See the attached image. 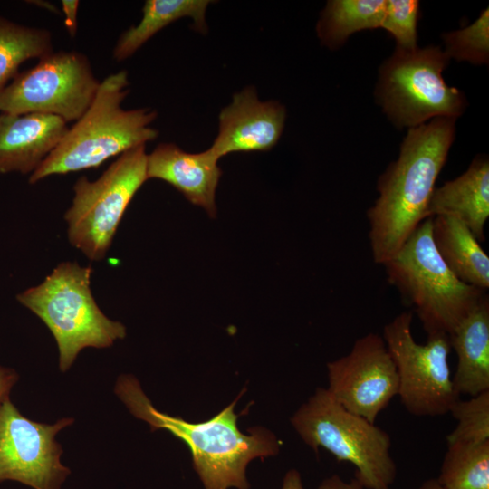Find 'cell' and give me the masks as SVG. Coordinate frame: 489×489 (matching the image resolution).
Returning a JSON list of instances; mask_svg holds the SVG:
<instances>
[{
    "label": "cell",
    "instance_id": "f1b7e54d",
    "mask_svg": "<svg viewBox=\"0 0 489 489\" xmlns=\"http://www.w3.org/2000/svg\"><path fill=\"white\" fill-rule=\"evenodd\" d=\"M281 489H304L300 473L295 469L289 470L283 477Z\"/></svg>",
    "mask_w": 489,
    "mask_h": 489
},
{
    "label": "cell",
    "instance_id": "44dd1931",
    "mask_svg": "<svg viewBox=\"0 0 489 489\" xmlns=\"http://www.w3.org/2000/svg\"><path fill=\"white\" fill-rule=\"evenodd\" d=\"M51 53L52 38L48 31L0 16V91L18 73L24 62Z\"/></svg>",
    "mask_w": 489,
    "mask_h": 489
},
{
    "label": "cell",
    "instance_id": "ffe728a7",
    "mask_svg": "<svg viewBox=\"0 0 489 489\" xmlns=\"http://www.w3.org/2000/svg\"><path fill=\"white\" fill-rule=\"evenodd\" d=\"M386 0L328 1L317 24L321 43L331 49L341 46L353 33L381 26Z\"/></svg>",
    "mask_w": 489,
    "mask_h": 489
},
{
    "label": "cell",
    "instance_id": "83f0119b",
    "mask_svg": "<svg viewBox=\"0 0 489 489\" xmlns=\"http://www.w3.org/2000/svg\"><path fill=\"white\" fill-rule=\"evenodd\" d=\"M317 489H363L358 481L353 478L350 482L344 481L340 475H332L325 478Z\"/></svg>",
    "mask_w": 489,
    "mask_h": 489
},
{
    "label": "cell",
    "instance_id": "5b68a950",
    "mask_svg": "<svg viewBox=\"0 0 489 489\" xmlns=\"http://www.w3.org/2000/svg\"><path fill=\"white\" fill-rule=\"evenodd\" d=\"M431 225L432 217L424 220L383 266L388 282L413 307L427 336L449 335L486 293L446 266L434 245Z\"/></svg>",
    "mask_w": 489,
    "mask_h": 489
},
{
    "label": "cell",
    "instance_id": "e0dca14e",
    "mask_svg": "<svg viewBox=\"0 0 489 489\" xmlns=\"http://www.w3.org/2000/svg\"><path fill=\"white\" fill-rule=\"evenodd\" d=\"M457 356L452 377L455 392L470 397L489 390V298L477 306L448 335Z\"/></svg>",
    "mask_w": 489,
    "mask_h": 489
},
{
    "label": "cell",
    "instance_id": "8992f818",
    "mask_svg": "<svg viewBox=\"0 0 489 489\" xmlns=\"http://www.w3.org/2000/svg\"><path fill=\"white\" fill-rule=\"evenodd\" d=\"M291 423L315 452L323 447L338 461L352 464L354 478L363 489H391L397 466L390 454L389 435L345 409L327 388H317Z\"/></svg>",
    "mask_w": 489,
    "mask_h": 489
},
{
    "label": "cell",
    "instance_id": "7a4b0ae2",
    "mask_svg": "<svg viewBox=\"0 0 489 489\" xmlns=\"http://www.w3.org/2000/svg\"><path fill=\"white\" fill-rule=\"evenodd\" d=\"M114 392L134 417L150 426L151 431L168 430L188 446L193 467L205 489H250L245 474L248 464L279 452L280 442L269 430L255 427L247 430L248 435L239 430V415L234 408L244 391L217 415L198 423L158 411L134 376H120Z\"/></svg>",
    "mask_w": 489,
    "mask_h": 489
},
{
    "label": "cell",
    "instance_id": "4316f807",
    "mask_svg": "<svg viewBox=\"0 0 489 489\" xmlns=\"http://www.w3.org/2000/svg\"><path fill=\"white\" fill-rule=\"evenodd\" d=\"M17 380L18 375L14 369L0 366V406L9 399L11 389Z\"/></svg>",
    "mask_w": 489,
    "mask_h": 489
},
{
    "label": "cell",
    "instance_id": "ac0fdd59",
    "mask_svg": "<svg viewBox=\"0 0 489 489\" xmlns=\"http://www.w3.org/2000/svg\"><path fill=\"white\" fill-rule=\"evenodd\" d=\"M431 235L438 254L459 280L489 288V256L463 222L451 216H434Z\"/></svg>",
    "mask_w": 489,
    "mask_h": 489
},
{
    "label": "cell",
    "instance_id": "9c48e42d",
    "mask_svg": "<svg viewBox=\"0 0 489 489\" xmlns=\"http://www.w3.org/2000/svg\"><path fill=\"white\" fill-rule=\"evenodd\" d=\"M412 320L410 312H403L383 328L382 338L398 375V396L411 415H446L460 399L448 362L449 336L430 335L419 344L412 334Z\"/></svg>",
    "mask_w": 489,
    "mask_h": 489
},
{
    "label": "cell",
    "instance_id": "cb8c5ba5",
    "mask_svg": "<svg viewBox=\"0 0 489 489\" xmlns=\"http://www.w3.org/2000/svg\"><path fill=\"white\" fill-rule=\"evenodd\" d=\"M445 53L458 62L475 64L488 62L489 58V12L484 10L469 26L443 34Z\"/></svg>",
    "mask_w": 489,
    "mask_h": 489
},
{
    "label": "cell",
    "instance_id": "603a6c76",
    "mask_svg": "<svg viewBox=\"0 0 489 489\" xmlns=\"http://www.w3.org/2000/svg\"><path fill=\"white\" fill-rule=\"evenodd\" d=\"M450 413L457 424L446 436L447 445L489 441V390L467 400L459 399Z\"/></svg>",
    "mask_w": 489,
    "mask_h": 489
},
{
    "label": "cell",
    "instance_id": "7c38bea8",
    "mask_svg": "<svg viewBox=\"0 0 489 489\" xmlns=\"http://www.w3.org/2000/svg\"><path fill=\"white\" fill-rule=\"evenodd\" d=\"M329 392L348 411L375 423L398 392V375L382 336L369 332L327 363Z\"/></svg>",
    "mask_w": 489,
    "mask_h": 489
},
{
    "label": "cell",
    "instance_id": "3957f363",
    "mask_svg": "<svg viewBox=\"0 0 489 489\" xmlns=\"http://www.w3.org/2000/svg\"><path fill=\"white\" fill-rule=\"evenodd\" d=\"M128 72L120 71L100 82L84 114L29 177L35 184L52 175L97 168L109 158L145 145L158 136L150 127L157 112L148 108L124 110Z\"/></svg>",
    "mask_w": 489,
    "mask_h": 489
},
{
    "label": "cell",
    "instance_id": "f546056e",
    "mask_svg": "<svg viewBox=\"0 0 489 489\" xmlns=\"http://www.w3.org/2000/svg\"><path fill=\"white\" fill-rule=\"evenodd\" d=\"M418 489H443L436 478H430L425 481Z\"/></svg>",
    "mask_w": 489,
    "mask_h": 489
},
{
    "label": "cell",
    "instance_id": "5bb4252c",
    "mask_svg": "<svg viewBox=\"0 0 489 489\" xmlns=\"http://www.w3.org/2000/svg\"><path fill=\"white\" fill-rule=\"evenodd\" d=\"M62 118L43 113L0 114V174L33 173L68 130Z\"/></svg>",
    "mask_w": 489,
    "mask_h": 489
},
{
    "label": "cell",
    "instance_id": "d6986e66",
    "mask_svg": "<svg viewBox=\"0 0 489 489\" xmlns=\"http://www.w3.org/2000/svg\"><path fill=\"white\" fill-rule=\"evenodd\" d=\"M210 3L207 0H147L140 22L120 36L113 50L114 59L121 62L130 57L158 31L184 17H190L195 30L206 34L205 14Z\"/></svg>",
    "mask_w": 489,
    "mask_h": 489
},
{
    "label": "cell",
    "instance_id": "4fadbf2b",
    "mask_svg": "<svg viewBox=\"0 0 489 489\" xmlns=\"http://www.w3.org/2000/svg\"><path fill=\"white\" fill-rule=\"evenodd\" d=\"M285 108L275 101H261L254 87L233 96L219 114V130L209 150L216 158L233 152L267 151L282 136Z\"/></svg>",
    "mask_w": 489,
    "mask_h": 489
},
{
    "label": "cell",
    "instance_id": "6da1fadb",
    "mask_svg": "<svg viewBox=\"0 0 489 489\" xmlns=\"http://www.w3.org/2000/svg\"><path fill=\"white\" fill-rule=\"evenodd\" d=\"M455 119L410 128L398 158L379 177V197L367 211L373 260L383 265L427 219V206L454 141Z\"/></svg>",
    "mask_w": 489,
    "mask_h": 489
},
{
    "label": "cell",
    "instance_id": "ba28073f",
    "mask_svg": "<svg viewBox=\"0 0 489 489\" xmlns=\"http://www.w3.org/2000/svg\"><path fill=\"white\" fill-rule=\"evenodd\" d=\"M145 145L121 154L94 181L80 177L64 214L70 244L91 261L102 260L130 201L148 179Z\"/></svg>",
    "mask_w": 489,
    "mask_h": 489
},
{
    "label": "cell",
    "instance_id": "9a60e30c",
    "mask_svg": "<svg viewBox=\"0 0 489 489\" xmlns=\"http://www.w3.org/2000/svg\"><path fill=\"white\" fill-rule=\"evenodd\" d=\"M217 161L209 149L188 153L174 143H160L147 157V177L170 184L214 217L216 190L222 175Z\"/></svg>",
    "mask_w": 489,
    "mask_h": 489
},
{
    "label": "cell",
    "instance_id": "d4e9b609",
    "mask_svg": "<svg viewBox=\"0 0 489 489\" xmlns=\"http://www.w3.org/2000/svg\"><path fill=\"white\" fill-rule=\"evenodd\" d=\"M419 2L417 0H387L381 23L397 41V48L412 50L417 47V24Z\"/></svg>",
    "mask_w": 489,
    "mask_h": 489
},
{
    "label": "cell",
    "instance_id": "7402d4cb",
    "mask_svg": "<svg viewBox=\"0 0 489 489\" xmlns=\"http://www.w3.org/2000/svg\"><path fill=\"white\" fill-rule=\"evenodd\" d=\"M436 479L443 489H489V441L447 445Z\"/></svg>",
    "mask_w": 489,
    "mask_h": 489
},
{
    "label": "cell",
    "instance_id": "2e32d148",
    "mask_svg": "<svg viewBox=\"0 0 489 489\" xmlns=\"http://www.w3.org/2000/svg\"><path fill=\"white\" fill-rule=\"evenodd\" d=\"M451 216L463 222L479 242H484L489 217V161L476 157L456 178L435 187L427 218Z\"/></svg>",
    "mask_w": 489,
    "mask_h": 489
},
{
    "label": "cell",
    "instance_id": "277c9868",
    "mask_svg": "<svg viewBox=\"0 0 489 489\" xmlns=\"http://www.w3.org/2000/svg\"><path fill=\"white\" fill-rule=\"evenodd\" d=\"M93 269L62 262L38 285L16 296L52 332L59 350V368L67 371L81 350L104 349L126 336V327L108 318L92 295Z\"/></svg>",
    "mask_w": 489,
    "mask_h": 489
},
{
    "label": "cell",
    "instance_id": "30bf717a",
    "mask_svg": "<svg viewBox=\"0 0 489 489\" xmlns=\"http://www.w3.org/2000/svg\"><path fill=\"white\" fill-rule=\"evenodd\" d=\"M100 82L87 57L75 51L51 53L17 73L0 91V111L55 115L78 120L92 102Z\"/></svg>",
    "mask_w": 489,
    "mask_h": 489
},
{
    "label": "cell",
    "instance_id": "52a82bcc",
    "mask_svg": "<svg viewBox=\"0 0 489 489\" xmlns=\"http://www.w3.org/2000/svg\"><path fill=\"white\" fill-rule=\"evenodd\" d=\"M437 46L397 48L379 70L376 96L398 128H414L436 118L460 116L465 107L462 91L448 86L442 72L449 62Z\"/></svg>",
    "mask_w": 489,
    "mask_h": 489
},
{
    "label": "cell",
    "instance_id": "484cf974",
    "mask_svg": "<svg viewBox=\"0 0 489 489\" xmlns=\"http://www.w3.org/2000/svg\"><path fill=\"white\" fill-rule=\"evenodd\" d=\"M79 1L62 0V6L65 16L64 24L71 37H74L77 34V13Z\"/></svg>",
    "mask_w": 489,
    "mask_h": 489
},
{
    "label": "cell",
    "instance_id": "8fae6325",
    "mask_svg": "<svg viewBox=\"0 0 489 489\" xmlns=\"http://www.w3.org/2000/svg\"><path fill=\"white\" fill-rule=\"evenodd\" d=\"M74 422L33 421L10 401L0 406V483L12 480L34 489H61L71 471L61 462L62 446L56 435Z\"/></svg>",
    "mask_w": 489,
    "mask_h": 489
}]
</instances>
